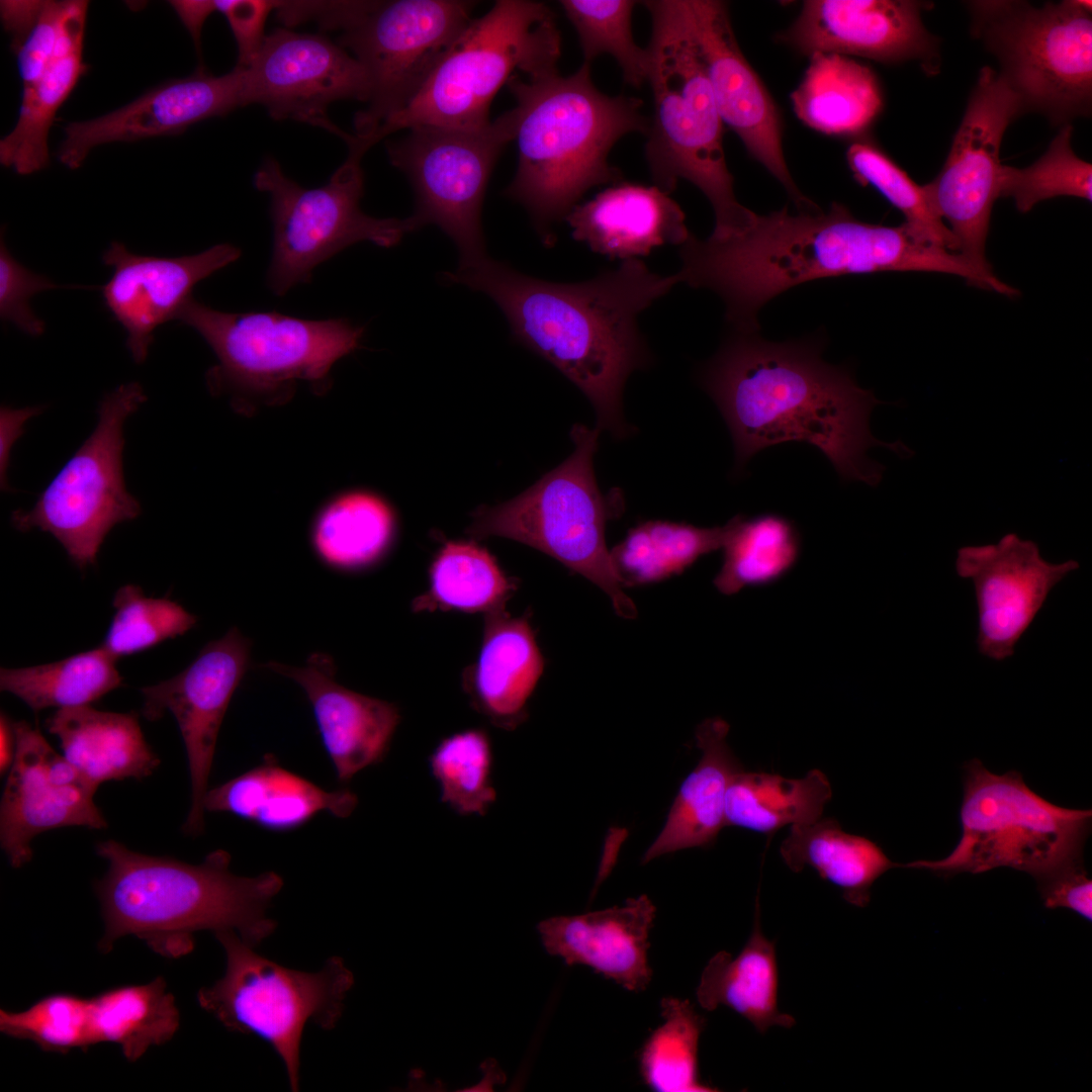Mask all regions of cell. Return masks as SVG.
Segmentation results:
<instances>
[{
  "label": "cell",
  "instance_id": "obj_1",
  "mask_svg": "<svg viewBox=\"0 0 1092 1092\" xmlns=\"http://www.w3.org/2000/svg\"><path fill=\"white\" fill-rule=\"evenodd\" d=\"M679 282L708 288L726 304L739 332L753 333L759 309L799 284L825 277L879 272H937L988 289L993 277L956 252L922 240L905 222L896 226L856 219L842 204L827 212L792 214L787 207L756 214L743 232L679 246Z\"/></svg>",
  "mask_w": 1092,
  "mask_h": 1092
},
{
  "label": "cell",
  "instance_id": "obj_2",
  "mask_svg": "<svg viewBox=\"0 0 1092 1092\" xmlns=\"http://www.w3.org/2000/svg\"><path fill=\"white\" fill-rule=\"evenodd\" d=\"M445 282L488 295L506 315L517 342L541 356L592 402L597 428L616 438L631 433L623 416L630 374L652 354L638 315L677 284L639 259L624 260L577 283H556L518 272L489 256L443 273Z\"/></svg>",
  "mask_w": 1092,
  "mask_h": 1092
},
{
  "label": "cell",
  "instance_id": "obj_3",
  "mask_svg": "<svg viewBox=\"0 0 1092 1092\" xmlns=\"http://www.w3.org/2000/svg\"><path fill=\"white\" fill-rule=\"evenodd\" d=\"M701 381L728 426L738 468L767 447L804 442L819 449L842 479L876 486L885 467L868 457L870 448L911 454L901 442L874 437L870 416L882 401L848 370L823 361L817 345L739 332L708 362Z\"/></svg>",
  "mask_w": 1092,
  "mask_h": 1092
},
{
  "label": "cell",
  "instance_id": "obj_4",
  "mask_svg": "<svg viewBox=\"0 0 1092 1092\" xmlns=\"http://www.w3.org/2000/svg\"><path fill=\"white\" fill-rule=\"evenodd\" d=\"M96 852L108 863L94 886L104 922L101 952L134 935L177 959L192 951L197 931H235L256 947L276 928L267 912L282 878L235 875L226 850H213L198 864L140 853L112 839L99 842Z\"/></svg>",
  "mask_w": 1092,
  "mask_h": 1092
},
{
  "label": "cell",
  "instance_id": "obj_5",
  "mask_svg": "<svg viewBox=\"0 0 1092 1092\" xmlns=\"http://www.w3.org/2000/svg\"><path fill=\"white\" fill-rule=\"evenodd\" d=\"M507 85L517 101L518 167L504 193L526 208L542 243L552 247L553 224L589 189L623 180L610 153L628 133L647 134L650 117L641 99L601 92L584 62L566 77L516 74Z\"/></svg>",
  "mask_w": 1092,
  "mask_h": 1092
},
{
  "label": "cell",
  "instance_id": "obj_6",
  "mask_svg": "<svg viewBox=\"0 0 1092 1092\" xmlns=\"http://www.w3.org/2000/svg\"><path fill=\"white\" fill-rule=\"evenodd\" d=\"M649 46L653 113L645 157L655 186L670 194L679 179L710 201L715 228L724 239L746 230L756 213L736 198L723 148L720 116L686 0H650Z\"/></svg>",
  "mask_w": 1092,
  "mask_h": 1092
},
{
  "label": "cell",
  "instance_id": "obj_7",
  "mask_svg": "<svg viewBox=\"0 0 1092 1092\" xmlns=\"http://www.w3.org/2000/svg\"><path fill=\"white\" fill-rule=\"evenodd\" d=\"M176 320L196 331L217 359L206 373L209 391L229 396L246 415L288 401L301 383L325 393L334 364L359 348L364 334L363 327L345 318L226 312L193 297Z\"/></svg>",
  "mask_w": 1092,
  "mask_h": 1092
},
{
  "label": "cell",
  "instance_id": "obj_8",
  "mask_svg": "<svg viewBox=\"0 0 1092 1092\" xmlns=\"http://www.w3.org/2000/svg\"><path fill=\"white\" fill-rule=\"evenodd\" d=\"M561 34L546 4L498 0L472 19L450 46L414 99L382 123L372 147L386 135L419 125L461 129L487 126L494 95L512 76L544 78L558 72Z\"/></svg>",
  "mask_w": 1092,
  "mask_h": 1092
},
{
  "label": "cell",
  "instance_id": "obj_9",
  "mask_svg": "<svg viewBox=\"0 0 1092 1092\" xmlns=\"http://www.w3.org/2000/svg\"><path fill=\"white\" fill-rule=\"evenodd\" d=\"M962 835L948 855L904 863L950 878L996 868L1025 872L1038 883L1083 864L1092 811L1053 804L1016 770L996 775L975 758L964 766Z\"/></svg>",
  "mask_w": 1092,
  "mask_h": 1092
},
{
  "label": "cell",
  "instance_id": "obj_10",
  "mask_svg": "<svg viewBox=\"0 0 1092 1092\" xmlns=\"http://www.w3.org/2000/svg\"><path fill=\"white\" fill-rule=\"evenodd\" d=\"M600 432L574 425L571 455L515 498L478 507L467 532L478 540L509 538L550 555L604 590L617 615L634 619L636 606L624 592L606 545L607 522L621 508L609 500L596 479Z\"/></svg>",
  "mask_w": 1092,
  "mask_h": 1092
},
{
  "label": "cell",
  "instance_id": "obj_11",
  "mask_svg": "<svg viewBox=\"0 0 1092 1092\" xmlns=\"http://www.w3.org/2000/svg\"><path fill=\"white\" fill-rule=\"evenodd\" d=\"M971 30L999 63L1022 111L1053 124L1088 116L1092 104L1091 1L1035 7L1024 1H971Z\"/></svg>",
  "mask_w": 1092,
  "mask_h": 1092
},
{
  "label": "cell",
  "instance_id": "obj_12",
  "mask_svg": "<svg viewBox=\"0 0 1092 1092\" xmlns=\"http://www.w3.org/2000/svg\"><path fill=\"white\" fill-rule=\"evenodd\" d=\"M225 953L223 976L197 992L199 1006L231 1031L255 1034L281 1059L291 1091L299 1088V1051L305 1025L333 1029L354 985L339 957L315 972L281 966L254 950L235 931L214 933Z\"/></svg>",
  "mask_w": 1092,
  "mask_h": 1092
},
{
  "label": "cell",
  "instance_id": "obj_13",
  "mask_svg": "<svg viewBox=\"0 0 1092 1092\" xmlns=\"http://www.w3.org/2000/svg\"><path fill=\"white\" fill-rule=\"evenodd\" d=\"M348 148L346 161L321 187H301L273 158L255 173V188L270 197L273 244L266 284L277 296L309 282L320 264L356 243L391 248L413 233L407 217L377 218L361 210L366 151L355 143Z\"/></svg>",
  "mask_w": 1092,
  "mask_h": 1092
},
{
  "label": "cell",
  "instance_id": "obj_14",
  "mask_svg": "<svg viewBox=\"0 0 1092 1092\" xmlns=\"http://www.w3.org/2000/svg\"><path fill=\"white\" fill-rule=\"evenodd\" d=\"M147 400L138 382L122 384L103 396L91 435L64 465L28 510L12 513L22 532L38 528L52 534L80 568L94 564L109 531L141 513L125 487L122 452L125 420Z\"/></svg>",
  "mask_w": 1092,
  "mask_h": 1092
},
{
  "label": "cell",
  "instance_id": "obj_15",
  "mask_svg": "<svg viewBox=\"0 0 1092 1092\" xmlns=\"http://www.w3.org/2000/svg\"><path fill=\"white\" fill-rule=\"evenodd\" d=\"M517 114L506 111L487 126L461 129L419 125L386 143L390 163L408 178L416 196L407 216L413 232L434 224L459 251L458 266L487 257L480 214L492 169L515 139Z\"/></svg>",
  "mask_w": 1092,
  "mask_h": 1092
},
{
  "label": "cell",
  "instance_id": "obj_16",
  "mask_svg": "<svg viewBox=\"0 0 1092 1092\" xmlns=\"http://www.w3.org/2000/svg\"><path fill=\"white\" fill-rule=\"evenodd\" d=\"M475 2L463 0L370 1L348 25L338 44L363 67L369 82L365 110L354 119L369 140L418 94L430 74L472 20Z\"/></svg>",
  "mask_w": 1092,
  "mask_h": 1092
},
{
  "label": "cell",
  "instance_id": "obj_17",
  "mask_svg": "<svg viewBox=\"0 0 1092 1092\" xmlns=\"http://www.w3.org/2000/svg\"><path fill=\"white\" fill-rule=\"evenodd\" d=\"M88 7L84 0L1 1L22 89L15 126L0 141V162L20 175L49 165L50 128L88 71L83 58Z\"/></svg>",
  "mask_w": 1092,
  "mask_h": 1092
},
{
  "label": "cell",
  "instance_id": "obj_18",
  "mask_svg": "<svg viewBox=\"0 0 1092 1092\" xmlns=\"http://www.w3.org/2000/svg\"><path fill=\"white\" fill-rule=\"evenodd\" d=\"M1022 113L998 72L982 68L946 160L923 185L937 215L948 222L956 253L986 273H993L985 245L999 198L1000 146L1008 125Z\"/></svg>",
  "mask_w": 1092,
  "mask_h": 1092
},
{
  "label": "cell",
  "instance_id": "obj_19",
  "mask_svg": "<svg viewBox=\"0 0 1092 1092\" xmlns=\"http://www.w3.org/2000/svg\"><path fill=\"white\" fill-rule=\"evenodd\" d=\"M243 70L247 105H263L274 119L323 127L346 144L352 140L331 121L328 109L339 100L367 102L369 82L360 63L340 44L322 34L277 28Z\"/></svg>",
  "mask_w": 1092,
  "mask_h": 1092
},
{
  "label": "cell",
  "instance_id": "obj_20",
  "mask_svg": "<svg viewBox=\"0 0 1092 1092\" xmlns=\"http://www.w3.org/2000/svg\"><path fill=\"white\" fill-rule=\"evenodd\" d=\"M247 638L233 628L208 643L195 660L172 678L141 689L142 715L156 721L166 712L178 724L188 759L191 806L183 824L187 835L204 828L203 801L220 725L249 663Z\"/></svg>",
  "mask_w": 1092,
  "mask_h": 1092
},
{
  "label": "cell",
  "instance_id": "obj_21",
  "mask_svg": "<svg viewBox=\"0 0 1092 1092\" xmlns=\"http://www.w3.org/2000/svg\"><path fill=\"white\" fill-rule=\"evenodd\" d=\"M15 756L0 805V843L10 864L32 857L31 841L41 832L71 826L107 827L94 801L97 786L59 754L37 727L13 722Z\"/></svg>",
  "mask_w": 1092,
  "mask_h": 1092
},
{
  "label": "cell",
  "instance_id": "obj_22",
  "mask_svg": "<svg viewBox=\"0 0 1092 1092\" xmlns=\"http://www.w3.org/2000/svg\"><path fill=\"white\" fill-rule=\"evenodd\" d=\"M686 4L723 123L785 187L800 212L819 211L791 176L778 109L738 46L727 5L716 0H686Z\"/></svg>",
  "mask_w": 1092,
  "mask_h": 1092
},
{
  "label": "cell",
  "instance_id": "obj_23",
  "mask_svg": "<svg viewBox=\"0 0 1092 1092\" xmlns=\"http://www.w3.org/2000/svg\"><path fill=\"white\" fill-rule=\"evenodd\" d=\"M1078 568L1073 559L1046 561L1035 542L1015 533L994 544L961 547L956 571L974 585L979 652L997 661L1012 656L1052 589Z\"/></svg>",
  "mask_w": 1092,
  "mask_h": 1092
},
{
  "label": "cell",
  "instance_id": "obj_24",
  "mask_svg": "<svg viewBox=\"0 0 1092 1092\" xmlns=\"http://www.w3.org/2000/svg\"><path fill=\"white\" fill-rule=\"evenodd\" d=\"M930 4L909 0H808L782 35L808 55H853L883 63L917 61L926 73L939 69L937 38L924 26Z\"/></svg>",
  "mask_w": 1092,
  "mask_h": 1092
},
{
  "label": "cell",
  "instance_id": "obj_25",
  "mask_svg": "<svg viewBox=\"0 0 1092 1092\" xmlns=\"http://www.w3.org/2000/svg\"><path fill=\"white\" fill-rule=\"evenodd\" d=\"M246 105L243 69L214 76L200 66L190 76L166 81L107 114L67 124L57 156L77 169L97 146L178 134Z\"/></svg>",
  "mask_w": 1092,
  "mask_h": 1092
},
{
  "label": "cell",
  "instance_id": "obj_26",
  "mask_svg": "<svg viewBox=\"0 0 1092 1092\" xmlns=\"http://www.w3.org/2000/svg\"><path fill=\"white\" fill-rule=\"evenodd\" d=\"M241 257L231 244H218L198 254L155 257L129 252L112 242L102 261L113 274L101 287L107 309L126 332V347L143 363L161 325L176 320L192 297L195 285Z\"/></svg>",
  "mask_w": 1092,
  "mask_h": 1092
},
{
  "label": "cell",
  "instance_id": "obj_27",
  "mask_svg": "<svg viewBox=\"0 0 1092 1092\" xmlns=\"http://www.w3.org/2000/svg\"><path fill=\"white\" fill-rule=\"evenodd\" d=\"M296 681L309 700L324 746L340 782L380 762L400 721L398 708L339 685L331 656L311 654L303 666L263 664Z\"/></svg>",
  "mask_w": 1092,
  "mask_h": 1092
},
{
  "label": "cell",
  "instance_id": "obj_28",
  "mask_svg": "<svg viewBox=\"0 0 1092 1092\" xmlns=\"http://www.w3.org/2000/svg\"><path fill=\"white\" fill-rule=\"evenodd\" d=\"M655 906L646 896L622 906L572 916H554L537 925L545 950L567 966L583 965L628 991H644L652 978L649 931Z\"/></svg>",
  "mask_w": 1092,
  "mask_h": 1092
},
{
  "label": "cell",
  "instance_id": "obj_29",
  "mask_svg": "<svg viewBox=\"0 0 1092 1092\" xmlns=\"http://www.w3.org/2000/svg\"><path fill=\"white\" fill-rule=\"evenodd\" d=\"M575 241L613 259H638L690 237L680 206L657 186L620 181L576 204L565 217Z\"/></svg>",
  "mask_w": 1092,
  "mask_h": 1092
},
{
  "label": "cell",
  "instance_id": "obj_30",
  "mask_svg": "<svg viewBox=\"0 0 1092 1092\" xmlns=\"http://www.w3.org/2000/svg\"><path fill=\"white\" fill-rule=\"evenodd\" d=\"M348 789L326 791L278 764L272 756L206 792L205 811L231 813L272 831L303 826L322 812L346 818L357 806Z\"/></svg>",
  "mask_w": 1092,
  "mask_h": 1092
},
{
  "label": "cell",
  "instance_id": "obj_31",
  "mask_svg": "<svg viewBox=\"0 0 1092 1092\" xmlns=\"http://www.w3.org/2000/svg\"><path fill=\"white\" fill-rule=\"evenodd\" d=\"M543 668L528 618L494 611L486 614L479 656L464 686L475 710L496 727L513 729L525 719Z\"/></svg>",
  "mask_w": 1092,
  "mask_h": 1092
},
{
  "label": "cell",
  "instance_id": "obj_32",
  "mask_svg": "<svg viewBox=\"0 0 1092 1092\" xmlns=\"http://www.w3.org/2000/svg\"><path fill=\"white\" fill-rule=\"evenodd\" d=\"M728 723L715 717L697 728L701 750L697 766L682 782L665 823L646 849L642 862L681 849L712 843L726 826V795L741 764L727 742Z\"/></svg>",
  "mask_w": 1092,
  "mask_h": 1092
},
{
  "label": "cell",
  "instance_id": "obj_33",
  "mask_svg": "<svg viewBox=\"0 0 1092 1092\" xmlns=\"http://www.w3.org/2000/svg\"><path fill=\"white\" fill-rule=\"evenodd\" d=\"M63 756L95 786L143 780L160 759L145 739L139 715L99 711L91 705L58 709L46 720Z\"/></svg>",
  "mask_w": 1092,
  "mask_h": 1092
},
{
  "label": "cell",
  "instance_id": "obj_34",
  "mask_svg": "<svg viewBox=\"0 0 1092 1092\" xmlns=\"http://www.w3.org/2000/svg\"><path fill=\"white\" fill-rule=\"evenodd\" d=\"M759 913L757 895L754 925L744 947L736 958L725 950L713 956L702 973L696 996L705 1010L729 1007L765 1033L772 1026L791 1028L796 1020L779 1009L776 943L762 933Z\"/></svg>",
  "mask_w": 1092,
  "mask_h": 1092
},
{
  "label": "cell",
  "instance_id": "obj_35",
  "mask_svg": "<svg viewBox=\"0 0 1092 1092\" xmlns=\"http://www.w3.org/2000/svg\"><path fill=\"white\" fill-rule=\"evenodd\" d=\"M780 853L790 870L799 873L812 868L856 907L869 904L871 888L882 875L904 868V863L892 861L876 842L842 830L833 818L791 825Z\"/></svg>",
  "mask_w": 1092,
  "mask_h": 1092
},
{
  "label": "cell",
  "instance_id": "obj_36",
  "mask_svg": "<svg viewBox=\"0 0 1092 1092\" xmlns=\"http://www.w3.org/2000/svg\"><path fill=\"white\" fill-rule=\"evenodd\" d=\"M791 98L797 116L826 134L867 128L883 107L880 85L867 66L837 54H814Z\"/></svg>",
  "mask_w": 1092,
  "mask_h": 1092
},
{
  "label": "cell",
  "instance_id": "obj_37",
  "mask_svg": "<svg viewBox=\"0 0 1092 1092\" xmlns=\"http://www.w3.org/2000/svg\"><path fill=\"white\" fill-rule=\"evenodd\" d=\"M831 797V785L820 769L801 779L741 769L727 791L726 826L772 833L786 825L812 823Z\"/></svg>",
  "mask_w": 1092,
  "mask_h": 1092
},
{
  "label": "cell",
  "instance_id": "obj_38",
  "mask_svg": "<svg viewBox=\"0 0 1092 1092\" xmlns=\"http://www.w3.org/2000/svg\"><path fill=\"white\" fill-rule=\"evenodd\" d=\"M90 1008L95 1044L116 1043L131 1063L151 1046L168 1042L180 1025L175 998L163 977L103 991L90 998Z\"/></svg>",
  "mask_w": 1092,
  "mask_h": 1092
},
{
  "label": "cell",
  "instance_id": "obj_39",
  "mask_svg": "<svg viewBox=\"0 0 1092 1092\" xmlns=\"http://www.w3.org/2000/svg\"><path fill=\"white\" fill-rule=\"evenodd\" d=\"M724 526L700 528L691 524L648 521L631 529L612 549V562L623 586L657 582L681 573L700 557L723 548L729 533Z\"/></svg>",
  "mask_w": 1092,
  "mask_h": 1092
},
{
  "label": "cell",
  "instance_id": "obj_40",
  "mask_svg": "<svg viewBox=\"0 0 1092 1092\" xmlns=\"http://www.w3.org/2000/svg\"><path fill=\"white\" fill-rule=\"evenodd\" d=\"M724 558L714 585L730 596L746 586L772 583L785 576L801 554L800 532L789 519L764 514L729 520Z\"/></svg>",
  "mask_w": 1092,
  "mask_h": 1092
},
{
  "label": "cell",
  "instance_id": "obj_41",
  "mask_svg": "<svg viewBox=\"0 0 1092 1092\" xmlns=\"http://www.w3.org/2000/svg\"><path fill=\"white\" fill-rule=\"evenodd\" d=\"M394 528L393 513L382 498L365 491L348 492L320 512L312 527V545L328 565L357 569L385 553Z\"/></svg>",
  "mask_w": 1092,
  "mask_h": 1092
},
{
  "label": "cell",
  "instance_id": "obj_42",
  "mask_svg": "<svg viewBox=\"0 0 1092 1092\" xmlns=\"http://www.w3.org/2000/svg\"><path fill=\"white\" fill-rule=\"evenodd\" d=\"M115 661L100 646L53 663L1 668L0 689L34 712L86 706L121 685Z\"/></svg>",
  "mask_w": 1092,
  "mask_h": 1092
},
{
  "label": "cell",
  "instance_id": "obj_43",
  "mask_svg": "<svg viewBox=\"0 0 1092 1092\" xmlns=\"http://www.w3.org/2000/svg\"><path fill=\"white\" fill-rule=\"evenodd\" d=\"M430 578V589L413 603L416 612L440 609L488 614L505 610L517 589L516 581L474 542L446 543L431 566Z\"/></svg>",
  "mask_w": 1092,
  "mask_h": 1092
},
{
  "label": "cell",
  "instance_id": "obj_44",
  "mask_svg": "<svg viewBox=\"0 0 1092 1092\" xmlns=\"http://www.w3.org/2000/svg\"><path fill=\"white\" fill-rule=\"evenodd\" d=\"M663 1023L647 1038L639 1055L641 1076L650 1088L661 1092H708L715 1087L702 1083L698 1071V1046L706 1018L689 1000H661Z\"/></svg>",
  "mask_w": 1092,
  "mask_h": 1092
},
{
  "label": "cell",
  "instance_id": "obj_45",
  "mask_svg": "<svg viewBox=\"0 0 1092 1092\" xmlns=\"http://www.w3.org/2000/svg\"><path fill=\"white\" fill-rule=\"evenodd\" d=\"M638 2L632 0H562L565 15L573 25L583 54L590 64L602 55L615 59L626 84L640 88L650 72L648 49L640 48L632 32V15Z\"/></svg>",
  "mask_w": 1092,
  "mask_h": 1092
},
{
  "label": "cell",
  "instance_id": "obj_46",
  "mask_svg": "<svg viewBox=\"0 0 1092 1092\" xmlns=\"http://www.w3.org/2000/svg\"><path fill=\"white\" fill-rule=\"evenodd\" d=\"M492 764L490 740L481 729H468L444 738L429 757L431 772L440 787L441 802L464 816H483L496 801Z\"/></svg>",
  "mask_w": 1092,
  "mask_h": 1092
},
{
  "label": "cell",
  "instance_id": "obj_47",
  "mask_svg": "<svg viewBox=\"0 0 1092 1092\" xmlns=\"http://www.w3.org/2000/svg\"><path fill=\"white\" fill-rule=\"evenodd\" d=\"M1073 127L1065 124L1045 153L1030 166L1002 165L999 197H1011L1020 212L1057 196H1074L1091 201L1092 166L1073 151Z\"/></svg>",
  "mask_w": 1092,
  "mask_h": 1092
},
{
  "label": "cell",
  "instance_id": "obj_48",
  "mask_svg": "<svg viewBox=\"0 0 1092 1092\" xmlns=\"http://www.w3.org/2000/svg\"><path fill=\"white\" fill-rule=\"evenodd\" d=\"M847 162L855 179L872 185L905 217L913 232L936 247L956 252V240L933 209L923 185L910 176L878 147L868 142L849 146Z\"/></svg>",
  "mask_w": 1092,
  "mask_h": 1092
},
{
  "label": "cell",
  "instance_id": "obj_49",
  "mask_svg": "<svg viewBox=\"0 0 1092 1092\" xmlns=\"http://www.w3.org/2000/svg\"><path fill=\"white\" fill-rule=\"evenodd\" d=\"M114 617L102 647L115 659L151 648L189 631L196 618L168 599L148 598L126 584L114 598Z\"/></svg>",
  "mask_w": 1092,
  "mask_h": 1092
},
{
  "label": "cell",
  "instance_id": "obj_50",
  "mask_svg": "<svg viewBox=\"0 0 1092 1092\" xmlns=\"http://www.w3.org/2000/svg\"><path fill=\"white\" fill-rule=\"evenodd\" d=\"M0 1031L34 1042L46 1052L67 1054L95 1044L90 998L68 993L46 996L20 1012L0 1010Z\"/></svg>",
  "mask_w": 1092,
  "mask_h": 1092
},
{
  "label": "cell",
  "instance_id": "obj_51",
  "mask_svg": "<svg viewBox=\"0 0 1092 1092\" xmlns=\"http://www.w3.org/2000/svg\"><path fill=\"white\" fill-rule=\"evenodd\" d=\"M59 287L47 276L36 274L20 264L1 238L0 315L4 322L13 324L30 336L41 335L46 324L32 310L30 299L38 292Z\"/></svg>",
  "mask_w": 1092,
  "mask_h": 1092
},
{
  "label": "cell",
  "instance_id": "obj_52",
  "mask_svg": "<svg viewBox=\"0 0 1092 1092\" xmlns=\"http://www.w3.org/2000/svg\"><path fill=\"white\" fill-rule=\"evenodd\" d=\"M214 3L216 11L228 19L237 41L236 67L247 69L263 44L266 18L272 9H276L278 1L220 0Z\"/></svg>",
  "mask_w": 1092,
  "mask_h": 1092
},
{
  "label": "cell",
  "instance_id": "obj_53",
  "mask_svg": "<svg viewBox=\"0 0 1092 1092\" xmlns=\"http://www.w3.org/2000/svg\"><path fill=\"white\" fill-rule=\"evenodd\" d=\"M1037 886L1046 908H1066L1092 920V881L1083 864L1061 871Z\"/></svg>",
  "mask_w": 1092,
  "mask_h": 1092
},
{
  "label": "cell",
  "instance_id": "obj_54",
  "mask_svg": "<svg viewBox=\"0 0 1092 1092\" xmlns=\"http://www.w3.org/2000/svg\"><path fill=\"white\" fill-rule=\"evenodd\" d=\"M42 411L40 406L25 407L20 410L11 408L8 406H2L0 413V427H1V445H0V471H1V485L5 490L8 489L6 481V470L8 468L10 451L15 440L22 434L24 423L39 414Z\"/></svg>",
  "mask_w": 1092,
  "mask_h": 1092
},
{
  "label": "cell",
  "instance_id": "obj_55",
  "mask_svg": "<svg viewBox=\"0 0 1092 1092\" xmlns=\"http://www.w3.org/2000/svg\"><path fill=\"white\" fill-rule=\"evenodd\" d=\"M170 4L199 49L202 25L209 14L216 11L214 1H170Z\"/></svg>",
  "mask_w": 1092,
  "mask_h": 1092
},
{
  "label": "cell",
  "instance_id": "obj_56",
  "mask_svg": "<svg viewBox=\"0 0 1092 1092\" xmlns=\"http://www.w3.org/2000/svg\"><path fill=\"white\" fill-rule=\"evenodd\" d=\"M12 720L5 714L0 716V772L6 774L11 767L16 749V738Z\"/></svg>",
  "mask_w": 1092,
  "mask_h": 1092
}]
</instances>
